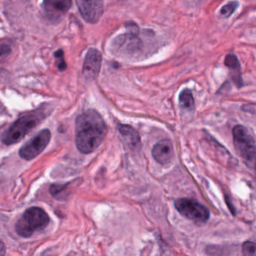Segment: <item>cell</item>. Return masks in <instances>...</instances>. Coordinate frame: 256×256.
Returning <instances> with one entry per match:
<instances>
[{"label":"cell","mask_w":256,"mask_h":256,"mask_svg":"<svg viewBox=\"0 0 256 256\" xmlns=\"http://www.w3.org/2000/svg\"><path fill=\"white\" fill-rule=\"evenodd\" d=\"M108 129L100 113L89 109L77 116L75 121V144L83 154L94 152L106 139Z\"/></svg>","instance_id":"6da1fadb"},{"label":"cell","mask_w":256,"mask_h":256,"mask_svg":"<svg viewBox=\"0 0 256 256\" xmlns=\"http://www.w3.org/2000/svg\"><path fill=\"white\" fill-rule=\"evenodd\" d=\"M50 217L38 207L28 208L15 224V231L20 237L28 238L48 225Z\"/></svg>","instance_id":"3957f363"},{"label":"cell","mask_w":256,"mask_h":256,"mask_svg":"<svg viewBox=\"0 0 256 256\" xmlns=\"http://www.w3.org/2000/svg\"><path fill=\"white\" fill-rule=\"evenodd\" d=\"M242 110H244V111L250 112V113L254 114L255 111H256V106H255V104L245 105V106H243Z\"/></svg>","instance_id":"ffe728a7"},{"label":"cell","mask_w":256,"mask_h":256,"mask_svg":"<svg viewBox=\"0 0 256 256\" xmlns=\"http://www.w3.org/2000/svg\"><path fill=\"white\" fill-rule=\"evenodd\" d=\"M239 3L237 1H233V2H230L227 5H224L221 8V11H220V14L224 18H229L230 16L236 11L237 7H238Z\"/></svg>","instance_id":"5bb4252c"},{"label":"cell","mask_w":256,"mask_h":256,"mask_svg":"<svg viewBox=\"0 0 256 256\" xmlns=\"http://www.w3.org/2000/svg\"><path fill=\"white\" fill-rule=\"evenodd\" d=\"M5 254V246L2 241H0V256Z\"/></svg>","instance_id":"44dd1931"},{"label":"cell","mask_w":256,"mask_h":256,"mask_svg":"<svg viewBox=\"0 0 256 256\" xmlns=\"http://www.w3.org/2000/svg\"><path fill=\"white\" fill-rule=\"evenodd\" d=\"M54 57L57 60V67H58L59 70L60 72L65 71L67 68V64L64 60V54H63V50L60 49V50H57L54 53Z\"/></svg>","instance_id":"2e32d148"},{"label":"cell","mask_w":256,"mask_h":256,"mask_svg":"<svg viewBox=\"0 0 256 256\" xmlns=\"http://www.w3.org/2000/svg\"><path fill=\"white\" fill-rule=\"evenodd\" d=\"M152 157L158 163L167 165L173 159L174 148L172 142L163 139L154 145L152 149Z\"/></svg>","instance_id":"30bf717a"},{"label":"cell","mask_w":256,"mask_h":256,"mask_svg":"<svg viewBox=\"0 0 256 256\" xmlns=\"http://www.w3.org/2000/svg\"><path fill=\"white\" fill-rule=\"evenodd\" d=\"M73 5V0H44L43 9L50 19L56 20L60 18L67 12Z\"/></svg>","instance_id":"ba28073f"},{"label":"cell","mask_w":256,"mask_h":256,"mask_svg":"<svg viewBox=\"0 0 256 256\" xmlns=\"http://www.w3.org/2000/svg\"><path fill=\"white\" fill-rule=\"evenodd\" d=\"M242 253L244 256H256V244L255 243L247 241L242 246Z\"/></svg>","instance_id":"e0dca14e"},{"label":"cell","mask_w":256,"mask_h":256,"mask_svg":"<svg viewBox=\"0 0 256 256\" xmlns=\"http://www.w3.org/2000/svg\"><path fill=\"white\" fill-rule=\"evenodd\" d=\"M50 139L51 133L49 129L40 131L35 137L21 146L19 150V156L27 161L35 159L47 147Z\"/></svg>","instance_id":"8992f818"},{"label":"cell","mask_w":256,"mask_h":256,"mask_svg":"<svg viewBox=\"0 0 256 256\" xmlns=\"http://www.w3.org/2000/svg\"><path fill=\"white\" fill-rule=\"evenodd\" d=\"M66 185H60V184H54L51 185L50 188V192L51 195L54 197L57 196V195H60L63 191L66 189Z\"/></svg>","instance_id":"d6986e66"},{"label":"cell","mask_w":256,"mask_h":256,"mask_svg":"<svg viewBox=\"0 0 256 256\" xmlns=\"http://www.w3.org/2000/svg\"><path fill=\"white\" fill-rule=\"evenodd\" d=\"M175 206L183 217L195 222L204 223L209 219L208 208L192 198H178L175 201Z\"/></svg>","instance_id":"5b68a950"},{"label":"cell","mask_w":256,"mask_h":256,"mask_svg":"<svg viewBox=\"0 0 256 256\" xmlns=\"http://www.w3.org/2000/svg\"><path fill=\"white\" fill-rule=\"evenodd\" d=\"M126 27V35L129 37H139V33H140V29L139 26L132 21H129L125 24Z\"/></svg>","instance_id":"9a60e30c"},{"label":"cell","mask_w":256,"mask_h":256,"mask_svg":"<svg viewBox=\"0 0 256 256\" xmlns=\"http://www.w3.org/2000/svg\"><path fill=\"white\" fill-rule=\"evenodd\" d=\"M225 65L229 69L231 77L237 87H241L243 85L241 77V65L238 59L234 54H228L225 57Z\"/></svg>","instance_id":"8fae6325"},{"label":"cell","mask_w":256,"mask_h":256,"mask_svg":"<svg viewBox=\"0 0 256 256\" xmlns=\"http://www.w3.org/2000/svg\"><path fill=\"white\" fill-rule=\"evenodd\" d=\"M11 54V48L10 46L5 44H0V63L6 61Z\"/></svg>","instance_id":"ac0fdd59"},{"label":"cell","mask_w":256,"mask_h":256,"mask_svg":"<svg viewBox=\"0 0 256 256\" xmlns=\"http://www.w3.org/2000/svg\"><path fill=\"white\" fill-rule=\"evenodd\" d=\"M234 145L238 154L250 168L256 163V142L247 128L236 126L233 129Z\"/></svg>","instance_id":"277c9868"},{"label":"cell","mask_w":256,"mask_h":256,"mask_svg":"<svg viewBox=\"0 0 256 256\" xmlns=\"http://www.w3.org/2000/svg\"><path fill=\"white\" fill-rule=\"evenodd\" d=\"M76 3L82 18L89 24H96L103 14V0H76Z\"/></svg>","instance_id":"52a82bcc"},{"label":"cell","mask_w":256,"mask_h":256,"mask_svg":"<svg viewBox=\"0 0 256 256\" xmlns=\"http://www.w3.org/2000/svg\"><path fill=\"white\" fill-rule=\"evenodd\" d=\"M102 56L96 48H90L85 57L83 66V74L87 78L95 79L100 73Z\"/></svg>","instance_id":"9c48e42d"},{"label":"cell","mask_w":256,"mask_h":256,"mask_svg":"<svg viewBox=\"0 0 256 256\" xmlns=\"http://www.w3.org/2000/svg\"><path fill=\"white\" fill-rule=\"evenodd\" d=\"M42 111H33L17 119L1 135L4 145H12L22 141L44 118Z\"/></svg>","instance_id":"7a4b0ae2"},{"label":"cell","mask_w":256,"mask_h":256,"mask_svg":"<svg viewBox=\"0 0 256 256\" xmlns=\"http://www.w3.org/2000/svg\"><path fill=\"white\" fill-rule=\"evenodd\" d=\"M179 104L183 110H193L195 107V101L192 92L189 89H185L180 93Z\"/></svg>","instance_id":"4fadbf2b"},{"label":"cell","mask_w":256,"mask_h":256,"mask_svg":"<svg viewBox=\"0 0 256 256\" xmlns=\"http://www.w3.org/2000/svg\"><path fill=\"white\" fill-rule=\"evenodd\" d=\"M117 129L122 137L124 139L125 142L129 146L137 147L138 145H140V135L132 126L126 124H118Z\"/></svg>","instance_id":"7c38bea8"}]
</instances>
